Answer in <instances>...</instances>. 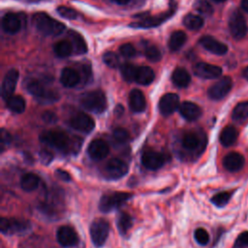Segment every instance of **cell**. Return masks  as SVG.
Returning <instances> with one entry per match:
<instances>
[{
  "instance_id": "39",
  "label": "cell",
  "mask_w": 248,
  "mask_h": 248,
  "mask_svg": "<svg viewBox=\"0 0 248 248\" xmlns=\"http://www.w3.org/2000/svg\"><path fill=\"white\" fill-rule=\"evenodd\" d=\"M194 8L200 14L204 15V16H210L213 13L212 6L205 0H197L194 5Z\"/></svg>"
},
{
  "instance_id": "49",
  "label": "cell",
  "mask_w": 248,
  "mask_h": 248,
  "mask_svg": "<svg viewBox=\"0 0 248 248\" xmlns=\"http://www.w3.org/2000/svg\"><path fill=\"white\" fill-rule=\"evenodd\" d=\"M43 119L45 122L46 123H53L56 121L57 117L55 115L54 112H51V111H46L44 114H43Z\"/></svg>"
},
{
  "instance_id": "8",
  "label": "cell",
  "mask_w": 248,
  "mask_h": 248,
  "mask_svg": "<svg viewBox=\"0 0 248 248\" xmlns=\"http://www.w3.org/2000/svg\"><path fill=\"white\" fill-rule=\"evenodd\" d=\"M229 29L231 35L235 40H241L247 33V23L243 15L238 11H233L229 18Z\"/></svg>"
},
{
  "instance_id": "51",
  "label": "cell",
  "mask_w": 248,
  "mask_h": 248,
  "mask_svg": "<svg viewBox=\"0 0 248 248\" xmlns=\"http://www.w3.org/2000/svg\"><path fill=\"white\" fill-rule=\"evenodd\" d=\"M123 112H124V108L122 107V105H117L116 107H115V108H114V113H115V115H117V116H120V115H122L123 114Z\"/></svg>"
},
{
  "instance_id": "14",
  "label": "cell",
  "mask_w": 248,
  "mask_h": 248,
  "mask_svg": "<svg viewBox=\"0 0 248 248\" xmlns=\"http://www.w3.org/2000/svg\"><path fill=\"white\" fill-rule=\"evenodd\" d=\"M18 80V71L16 69H12L7 72L5 75L3 81H2V87H1V95L4 100H8L11 98L15 92V89L16 87V83Z\"/></svg>"
},
{
  "instance_id": "38",
  "label": "cell",
  "mask_w": 248,
  "mask_h": 248,
  "mask_svg": "<svg viewBox=\"0 0 248 248\" xmlns=\"http://www.w3.org/2000/svg\"><path fill=\"white\" fill-rule=\"evenodd\" d=\"M231 197H232L231 192H227V191L220 192L211 198V202L218 207H223L229 202V201L231 200Z\"/></svg>"
},
{
  "instance_id": "48",
  "label": "cell",
  "mask_w": 248,
  "mask_h": 248,
  "mask_svg": "<svg viewBox=\"0 0 248 248\" xmlns=\"http://www.w3.org/2000/svg\"><path fill=\"white\" fill-rule=\"evenodd\" d=\"M40 157H41V160L44 164H48L52 160V154L49 151L45 150V149H43L40 152Z\"/></svg>"
},
{
  "instance_id": "28",
  "label": "cell",
  "mask_w": 248,
  "mask_h": 248,
  "mask_svg": "<svg viewBox=\"0 0 248 248\" xmlns=\"http://www.w3.org/2000/svg\"><path fill=\"white\" fill-rule=\"evenodd\" d=\"M171 79L174 85L177 87H187L191 81V77L190 74L183 68H176L172 75H171Z\"/></svg>"
},
{
  "instance_id": "54",
  "label": "cell",
  "mask_w": 248,
  "mask_h": 248,
  "mask_svg": "<svg viewBox=\"0 0 248 248\" xmlns=\"http://www.w3.org/2000/svg\"><path fill=\"white\" fill-rule=\"evenodd\" d=\"M242 74H243V77H244L246 79H248V66L243 70Z\"/></svg>"
},
{
  "instance_id": "55",
  "label": "cell",
  "mask_w": 248,
  "mask_h": 248,
  "mask_svg": "<svg viewBox=\"0 0 248 248\" xmlns=\"http://www.w3.org/2000/svg\"><path fill=\"white\" fill-rule=\"evenodd\" d=\"M214 1H216V2H225L226 0H214Z\"/></svg>"
},
{
  "instance_id": "4",
  "label": "cell",
  "mask_w": 248,
  "mask_h": 248,
  "mask_svg": "<svg viewBox=\"0 0 248 248\" xmlns=\"http://www.w3.org/2000/svg\"><path fill=\"white\" fill-rule=\"evenodd\" d=\"M27 91L42 103H52L59 99V95L55 91L46 90L45 85L39 79L31 78L26 83Z\"/></svg>"
},
{
  "instance_id": "10",
  "label": "cell",
  "mask_w": 248,
  "mask_h": 248,
  "mask_svg": "<svg viewBox=\"0 0 248 248\" xmlns=\"http://www.w3.org/2000/svg\"><path fill=\"white\" fill-rule=\"evenodd\" d=\"M232 87V80L230 77L226 76L221 78L218 81L212 84L207 91V95L212 100H221L225 98Z\"/></svg>"
},
{
  "instance_id": "32",
  "label": "cell",
  "mask_w": 248,
  "mask_h": 248,
  "mask_svg": "<svg viewBox=\"0 0 248 248\" xmlns=\"http://www.w3.org/2000/svg\"><path fill=\"white\" fill-rule=\"evenodd\" d=\"M7 108L16 113H22L25 110V100L19 95H13L7 100Z\"/></svg>"
},
{
  "instance_id": "52",
  "label": "cell",
  "mask_w": 248,
  "mask_h": 248,
  "mask_svg": "<svg viewBox=\"0 0 248 248\" xmlns=\"http://www.w3.org/2000/svg\"><path fill=\"white\" fill-rule=\"evenodd\" d=\"M240 5H241L242 10H243L244 12L248 13V0H241Z\"/></svg>"
},
{
  "instance_id": "17",
  "label": "cell",
  "mask_w": 248,
  "mask_h": 248,
  "mask_svg": "<svg viewBox=\"0 0 248 248\" xmlns=\"http://www.w3.org/2000/svg\"><path fill=\"white\" fill-rule=\"evenodd\" d=\"M179 106V97L175 93H167L159 101V110L166 116L171 114Z\"/></svg>"
},
{
  "instance_id": "6",
  "label": "cell",
  "mask_w": 248,
  "mask_h": 248,
  "mask_svg": "<svg viewBox=\"0 0 248 248\" xmlns=\"http://www.w3.org/2000/svg\"><path fill=\"white\" fill-rule=\"evenodd\" d=\"M31 228L29 221L18 218H6L0 219V231L3 234L13 235L18 233H24Z\"/></svg>"
},
{
  "instance_id": "7",
  "label": "cell",
  "mask_w": 248,
  "mask_h": 248,
  "mask_svg": "<svg viewBox=\"0 0 248 248\" xmlns=\"http://www.w3.org/2000/svg\"><path fill=\"white\" fill-rule=\"evenodd\" d=\"M109 233V223L104 218L95 219L90 226V237L97 247L103 246Z\"/></svg>"
},
{
  "instance_id": "43",
  "label": "cell",
  "mask_w": 248,
  "mask_h": 248,
  "mask_svg": "<svg viewBox=\"0 0 248 248\" xmlns=\"http://www.w3.org/2000/svg\"><path fill=\"white\" fill-rule=\"evenodd\" d=\"M112 136H113V139L118 141V142H121V143H124L126 141L129 140L130 139V134L129 132L124 129V128H116L113 130V133H112Z\"/></svg>"
},
{
  "instance_id": "16",
  "label": "cell",
  "mask_w": 248,
  "mask_h": 248,
  "mask_svg": "<svg viewBox=\"0 0 248 248\" xmlns=\"http://www.w3.org/2000/svg\"><path fill=\"white\" fill-rule=\"evenodd\" d=\"M87 153L93 160H102L108 155L109 147L105 140L96 139L89 143L87 147Z\"/></svg>"
},
{
  "instance_id": "15",
  "label": "cell",
  "mask_w": 248,
  "mask_h": 248,
  "mask_svg": "<svg viewBox=\"0 0 248 248\" xmlns=\"http://www.w3.org/2000/svg\"><path fill=\"white\" fill-rule=\"evenodd\" d=\"M70 125L79 132L90 133L95 127V122L93 118L88 114L79 112L71 118Z\"/></svg>"
},
{
  "instance_id": "24",
  "label": "cell",
  "mask_w": 248,
  "mask_h": 248,
  "mask_svg": "<svg viewBox=\"0 0 248 248\" xmlns=\"http://www.w3.org/2000/svg\"><path fill=\"white\" fill-rule=\"evenodd\" d=\"M80 79L79 74L73 68H64L60 75V82L65 87L76 86Z\"/></svg>"
},
{
  "instance_id": "18",
  "label": "cell",
  "mask_w": 248,
  "mask_h": 248,
  "mask_svg": "<svg viewBox=\"0 0 248 248\" xmlns=\"http://www.w3.org/2000/svg\"><path fill=\"white\" fill-rule=\"evenodd\" d=\"M200 44L203 48L216 55H224L228 51V46L224 43L216 40L211 36L202 37L200 40Z\"/></svg>"
},
{
  "instance_id": "3",
  "label": "cell",
  "mask_w": 248,
  "mask_h": 248,
  "mask_svg": "<svg viewBox=\"0 0 248 248\" xmlns=\"http://www.w3.org/2000/svg\"><path fill=\"white\" fill-rule=\"evenodd\" d=\"M131 198L132 194L128 192H112L105 194L100 199L99 209L105 213L110 212L115 208L120 207Z\"/></svg>"
},
{
  "instance_id": "34",
  "label": "cell",
  "mask_w": 248,
  "mask_h": 248,
  "mask_svg": "<svg viewBox=\"0 0 248 248\" xmlns=\"http://www.w3.org/2000/svg\"><path fill=\"white\" fill-rule=\"evenodd\" d=\"M53 50L57 56L62 57V58L69 56L74 51L72 43L67 40L59 41L58 43H56L53 46Z\"/></svg>"
},
{
  "instance_id": "2",
  "label": "cell",
  "mask_w": 248,
  "mask_h": 248,
  "mask_svg": "<svg viewBox=\"0 0 248 248\" xmlns=\"http://www.w3.org/2000/svg\"><path fill=\"white\" fill-rule=\"evenodd\" d=\"M80 104L84 108L90 111L101 113L107 108V98L101 90L89 91L81 95Z\"/></svg>"
},
{
  "instance_id": "27",
  "label": "cell",
  "mask_w": 248,
  "mask_h": 248,
  "mask_svg": "<svg viewBox=\"0 0 248 248\" xmlns=\"http://www.w3.org/2000/svg\"><path fill=\"white\" fill-rule=\"evenodd\" d=\"M155 78L154 71L148 66H140L138 67L136 80L138 83L141 85H148L150 84Z\"/></svg>"
},
{
  "instance_id": "53",
  "label": "cell",
  "mask_w": 248,
  "mask_h": 248,
  "mask_svg": "<svg viewBox=\"0 0 248 248\" xmlns=\"http://www.w3.org/2000/svg\"><path fill=\"white\" fill-rule=\"evenodd\" d=\"M117 4H119V5H125V4H127V3H129L131 0H114Z\"/></svg>"
},
{
  "instance_id": "45",
  "label": "cell",
  "mask_w": 248,
  "mask_h": 248,
  "mask_svg": "<svg viewBox=\"0 0 248 248\" xmlns=\"http://www.w3.org/2000/svg\"><path fill=\"white\" fill-rule=\"evenodd\" d=\"M248 247V231L242 232L235 239L233 248H245Z\"/></svg>"
},
{
  "instance_id": "36",
  "label": "cell",
  "mask_w": 248,
  "mask_h": 248,
  "mask_svg": "<svg viewBox=\"0 0 248 248\" xmlns=\"http://www.w3.org/2000/svg\"><path fill=\"white\" fill-rule=\"evenodd\" d=\"M200 145V139L199 137L193 133L188 132L182 138V146L187 150H195Z\"/></svg>"
},
{
  "instance_id": "37",
  "label": "cell",
  "mask_w": 248,
  "mask_h": 248,
  "mask_svg": "<svg viewBox=\"0 0 248 248\" xmlns=\"http://www.w3.org/2000/svg\"><path fill=\"white\" fill-rule=\"evenodd\" d=\"M120 71L123 78L128 81L132 82L136 80V75L138 71V67H136L134 64L131 63H125L120 66Z\"/></svg>"
},
{
  "instance_id": "23",
  "label": "cell",
  "mask_w": 248,
  "mask_h": 248,
  "mask_svg": "<svg viewBox=\"0 0 248 248\" xmlns=\"http://www.w3.org/2000/svg\"><path fill=\"white\" fill-rule=\"evenodd\" d=\"M21 26L20 20L13 13L6 14L2 19V27L6 33L9 34H16V32L19 31Z\"/></svg>"
},
{
  "instance_id": "12",
  "label": "cell",
  "mask_w": 248,
  "mask_h": 248,
  "mask_svg": "<svg viewBox=\"0 0 248 248\" xmlns=\"http://www.w3.org/2000/svg\"><path fill=\"white\" fill-rule=\"evenodd\" d=\"M193 72L197 77L201 78L213 79L219 78L222 75V68L217 65L199 62L193 67Z\"/></svg>"
},
{
  "instance_id": "11",
  "label": "cell",
  "mask_w": 248,
  "mask_h": 248,
  "mask_svg": "<svg viewBox=\"0 0 248 248\" xmlns=\"http://www.w3.org/2000/svg\"><path fill=\"white\" fill-rule=\"evenodd\" d=\"M56 239L63 247H73L78 243V235L76 230L68 225L61 226L57 230Z\"/></svg>"
},
{
  "instance_id": "42",
  "label": "cell",
  "mask_w": 248,
  "mask_h": 248,
  "mask_svg": "<svg viewBox=\"0 0 248 248\" xmlns=\"http://www.w3.org/2000/svg\"><path fill=\"white\" fill-rule=\"evenodd\" d=\"M144 54L146 56V58L152 62H157L161 59L162 54L159 50L158 47H156L155 46H149L145 48L144 50Z\"/></svg>"
},
{
  "instance_id": "22",
  "label": "cell",
  "mask_w": 248,
  "mask_h": 248,
  "mask_svg": "<svg viewBox=\"0 0 248 248\" xmlns=\"http://www.w3.org/2000/svg\"><path fill=\"white\" fill-rule=\"evenodd\" d=\"M129 106L135 112H141L146 107V101L143 93L140 89H133L129 94Z\"/></svg>"
},
{
  "instance_id": "21",
  "label": "cell",
  "mask_w": 248,
  "mask_h": 248,
  "mask_svg": "<svg viewBox=\"0 0 248 248\" xmlns=\"http://www.w3.org/2000/svg\"><path fill=\"white\" fill-rule=\"evenodd\" d=\"M179 112L186 120L189 121L196 120L202 115L201 108L197 104L189 101L183 102L179 106Z\"/></svg>"
},
{
  "instance_id": "50",
  "label": "cell",
  "mask_w": 248,
  "mask_h": 248,
  "mask_svg": "<svg viewBox=\"0 0 248 248\" xmlns=\"http://www.w3.org/2000/svg\"><path fill=\"white\" fill-rule=\"evenodd\" d=\"M56 175L62 179L63 181H70L71 180V176L69 174V172H67L64 170H56Z\"/></svg>"
},
{
  "instance_id": "20",
  "label": "cell",
  "mask_w": 248,
  "mask_h": 248,
  "mask_svg": "<svg viewBox=\"0 0 248 248\" xmlns=\"http://www.w3.org/2000/svg\"><path fill=\"white\" fill-rule=\"evenodd\" d=\"M223 166L231 172L238 171L244 166V157L239 152H230L223 158Z\"/></svg>"
},
{
  "instance_id": "19",
  "label": "cell",
  "mask_w": 248,
  "mask_h": 248,
  "mask_svg": "<svg viewBox=\"0 0 248 248\" xmlns=\"http://www.w3.org/2000/svg\"><path fill=\"white\" fill-rule=\"evenodd\" d=\"M173 9H170L167 13L162 14L160 16H146L144 18H141V20L138 22H133L130 24V26L134 28H150L157 26L161 24L163 21H165L167 18H169L172 14H173Z\"/></svg>"
},
{
  "instance_id": "33",
  "label": "cell",
  "mask_w": 248,
  "mask_h": 248,
  "mask_svg": "<svg viewBox=\"0 0 248 248\" xmlns=\"http://www.w3.org/2000/svg\"><path fill=\"white\" fill-rule=\"evenodd\" d=\"M116 225H117V229H118V231L121 234L127 233V232L133 226L132 216L127 212L119 213V215L117 217V220H116Z\"/></svg>"
},
{
  "instance_id": "13",
  "label": "cell",
  "mask_w": 248,
  "mask_h": 248,
  "mask_svg": "<svg viewBox=\"0 0 248 248\" xmlns=\"http://www.w3.org/2000/svg\"><path fill=\"white\" fill-rule=\"evenodd\" d=\"M167 161L166 156L158 151L154 150H146L141 155V163L142 165L151 170H156L162 168Z\"/></svg>"
},
{
  "instance_id": "47",
  "label": "cell",
  "mask_w": 248,
  "mask_h": 248,
  "mask_svg": "<svg viewBox=\"0 0 248 248\" xmlns=\"http://www.w3.org/2000/svg\"><path fill=\"white\" fill-rule=\"evenodd\" d=\"M12 141V137L10 133L4 128L1 129V150L3 151L6 146H8Z\"/></svg>"
},
{
  "instance_id": "9",
  "label": "cell",
  "mask_w": 248,
  "mask_h": 248,
  "mask_svg": "<svg viewBox=\"0 0 248 248\" xmlns=\"http://www.w3.org/2000/svg\"><path fill=\"white\" fill-rule=\"evenodd\" d=\"M129 167L126 162L118 158H112L104 167V174L108 179H119L128 173Z\"/></svg>"
},
{
  "instance_id": "29",
  "label": "cell",
  "mask_w": 248,
  "mask_h": 248,
  "mask_svg": "<svg viewBox=\"0 0 248 248\" xmlns=\"http://www.w3.org/2000/svg\"><path fill=\"white\" fill-rule=\"evenodd\" d=\"M232 118L237 123H243L248 119V101L240 102L233 108Z\"/></svg>"
},
{
  "instance_id": "25",
  "label": "cell",
  "mask_w": 248,
  "mask_h": 248,
  "mask_svg": "<svg viewBox=\"0 0 248 248\" xmlns=\"http://www.w3.org/2000/svg\"><path fill=\"white\" fill-rule=\"evenodd\" d=\"M40 181L41 179L36 173L27 172L20 178V187L25 192H32L38 188Z\"/></svg>"
},
{
  "instance_id": "35",
  "label": "cell",
  "mask_w": 248,
  "mask_h": 248,
  "mask_svg": "<svg viewBox=\"0 0 248 248\" xmlns=\"http://www.w3.org/2000/svg\"><path fill=\"white\" fill-rule=\"evenodd\" d=\"M203 18L198 15L194 14H188L183 18V24L191 29V30H198L203 26Z\"/></svg>"
},
{
  "instance_id": "31",
  "label": "cell",
  "mask_w": 248,
  "mask_h": 248,
  "mask_svg": "<svg viewBox=\"0 0 248 248\" xmlns=\"http://www.w3.org/2000/svg\"><path fill=\"white\" fill-rule=\"evenodd\" d=\"M187 37L185 32L182 30H176L171 33L170 40H169V48L171 51H176L178 50L186 42Z\"/></svg>"
},
{
  "instance_id": "44",
  "label": "cell",
  "mask_w": 248,
  "mask_h": 248,
  "mask_svg": "<svg viewBox=\"0 0 248 248\" xmlns=\"http://www.w3.org/2000/svg\"><path fill=\"white\" fill-rule=\"evenodd\" d=\"M57 13L64 18L67 19H75L78 16V14L75 10L66 7V6H59L57 8Z\"/></svg>"
},
{
  "instance_id": "30",
  "label": "cell",
  "mask_w": 248,
  "mask_h": 248,
  "mask_svg": "<svg viewBox=\"0 0 248 248\" xmlns=\"http://www.w3.org/2000/svg\"><path fill=\"white\" fill-rule=\"evenodd\" d=\"M70 38H71V43L73 46L74 52L76 54H84L87 51V46L81 35L75 31H70L69 32Z\"/></svg>"
},
{
  "instance_id": "46",
  "label": "cell",
  "mask_w": 248,
  "mask_h": 248,
  "mask_svg": "<svg viewBox=\"0 0 248 248\" xmlns=\"http://www.w3.org/2000/svg\"><path fill=\"white\" fill-rule=\"evenodd\" d=\"M119 51L124 57H127V58H131L136 55V48L132 44H129V43L122 45L119 47Z\"/></svg>"
},
{
  "instance_id": "1",
  "label": "cell",
  "mask_w": 248,
  "mask_h": 248,
  "mask_svg": "<svg viewBox=\"0 0 248 248\" xmlns=\"http://www.w3.org/2000/svg\"><path fill=\"white\" fill-rule=\"evenodd\" d=\"M32 23L34 27L44 35L58 36L65 30V25L50 17L46 13H36L32 16Z\"/></svg>"
},
{
  "instance_id": "40",
  "label": "cell",
  "mask_w": 248,
  "mask_h": 248,
  "mask_svg": "<svg viewBox=\"0 0 248 248\" xmlns=\"http://www.w3.org/2000/svg\"><path fill=\"white\" fill-rule=\"evenodd\" d=\"M194 237L195 240L200 245H206L209 242V234L207 231L203 228H198L194 232Z\"/></svg>"
},
{
  "instance_id": "26",
  "label": "cell",
  "mask_w": 248,
  "mask_h": 248,
  "mask_svg": "<svg viewBox=\"0 0 248 248\" xmlns=\"http://www.w3.org/2000/svg\"><path fill=\"white\" fill-rule=\"evenodd\" d=\"M238 138V132L233 126H226L220 134L219 140L223 146H231L232 145Z\"/></svg>"
},
{
  "instance_id": "5",
  "label": "cell",
  "mask_w": 248,
  "mask_h": 248,
  "mask_svg": "<svg viewBox=\"0 0 248 248\" xmlns=\"http://www.w3.org/2000/svg\"><path fill=\"white\" fill-rule=\"evenodd\" d=\"M40 140L53 148L58 150H67L71 145L72 141L69 137L61 131H46L40 136Z\"/></svg>"
},
{
  "instance_id": "41",
  "label": "cell",
  "mask_w": 248,
  "mask_h": 248,
  "mask_svg": "<svg viewBox=\"0 0 248 248\" xmlns=\"http://www.w3.org/2000/svg\"><path fill=\"white\" fill-rule=\"evenodd\" d=\"M103 61L109 68H116L119 66V58L112 51H108V52L104 53Z\"/></svg>"
}]
</instances>
